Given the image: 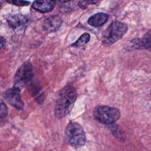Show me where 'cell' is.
<instances>
[{
    "instance_id": "cell-1",
    "label": "cell",
    "mask_w": 151,
    "mask_h": 151,
    "mask_svg": "<svg viewBox=\"0 0 151 151\" xmlns=\"http://www.w3.org/2000/svg\"><path fill=\"white\" fill-rule=\"evenodd\" d=\"M77 91L71 86H65L58 94L54 107V114L62 119L70 114L77 99Z\"/></svg>"
},
{
    "instance_id": "cell-2",
    "label": "cell",
    "mask_w": 151,
    "mask_h": 151,
    "mask_svg": "<svg viewBox=\"0 0 151 151\" xmlns=\"http://www.w3.org/2000/svg\"><path fill=\"white\" fill-rule=\"evenodd\" d=\"M65 140L68 144L74 147L83 146L86 138L82 126L76 122H70L65 128Z\"/></svg>"
},
{
    "instance_id": "cell-3",
    "label": "cell",
    "mask_w": 151,
    "mask_h": 151,
    "mask_svg": "<svg viewBox=\"0 0 151 151\" xmlns=\"http://www.w3.org/2000/svg\"><path fill=\"white\" fill-rule=\"evenodd\" d=\"M127 26L120 21L112 22L104 32L102 42L106 46L110 45L119 40L127 32Z\"/></svg>"
},
{
    "instance_id": "cell-4",
    "label": "cell",
    "mask_w": 151,
    "mask_h": 151,
    "mask_svg": "<svg viewBox=\"0 0 151 151\" xmlns=\"http://www.w3.org/2000/svg\"><path fill=\"white\" fill-rule=\"evenodd\" d=\"M93 116L99 122L111 124L116 122L120 117V111L116 108L107 106H97L93 111Z\"/></svg>"
},
{
    "instance_id": "cell-5",
    "label": "cell",
    "mask_w": 151,
    "mask_h": 151,
    "mask_svg": "<svg viewBox=\"0 0 151 151\" xmlns=\"http://www.w3.org/2000/svg\"><path fill=\"white\" fill-rule=\"evenodd\" d=\"M34 75L31 64L29 61L23 63L17 71L14 78V87L19 89L25 87L32 80Z\"/></svg>"
},
{
    "instance_id": "cell-6",
    "label": "cell",
    "mask_w": 151,
    "mask_h": 151,
    "mask_svg": "<svg viewBox=\"0 0 151 151\" xmlns=\"http://www.w3.org/2000/svg\"><path fill=\"white\" fill-rule=\"evenodd\" d=\"M4 97L6 101L18 110H22L24 107V103L21 97V89L13 87L6 90L4 93Z\"/></svg>"
},
{
    "instance_id": "cell-7",
    "label": "cell",
    "mask_w": 151,
    "mask_h": 151,
    "mask_svg": "<svg viewBox=\"0 0 151 151\" xmlns=\"http://www.w3.org/2000/svg\"><path fill=\"white\" fill-rule=\"evenodd\" d=\"M128 51L148 49L151 48V38H135L127 42L125 47Z\"/></svg>"
},
{
    "instance_id": "cell-8",
    "label": "cell",
    "mask_w": 151,
    "mask_h": 151,
    "mask_svg": "<svg viewBox=\"0 0 151 151\" xmlns=\"http://www.w3.org/2000/svg\"><path fill=\"white\" fill-rule=\"evenodd\" d=\"M62 22L63 20L60 16L58 15H52L44 21L42 28L46 32H53L60 28Z\"/></svg>"
},
{
    "instance_id": "cell-9",
    "label": "cell",
    "mask_w": 151,
    "mask_h": 151,
    "mask_svg": "<svg viewBox=\"0 0 151 151\" xmlns=\"http://www.w3.org/2000/svg\"><path fill=\"white\" fill-rule=\"evenodd\" d=\"M55 2L48 0H38L34 1L32 4V7L36 11L41 13L48 12L54 8Z\"/></svg>"
},
{
    "instance_id": "cell-10",
    "label": "cell",
    "mask_w": 151,
    "mask_h": 151,
    "mask_svg": "<svg viewBox=\"0 0 151 151\" xmlns=\"http://www.w3.org/2000/svg\"><path fill=\"white\" fill-rule=\"evenodd\" d=\"M6 21L8 25L13 29H16L25 25L27 22V18L21 14H14L8 17Z\"/></svg>"
},
{
    "instance_id": "cell-11",
    "label": "cell",
    "mask_w": 151,
    "mask_h": 151,
    "mask_svg": "<svg viewBox=\"0 0 151 151\" xmlns=\"http://www.w3.org/2000/svg\"><path fill=\"white\" fill-rule=\"evenodd\" d=\"M109 15L107 14L99 12L91 16L88 21V24L94 27H99L103 25L108 20Z\"/></svg>"
},
{
    "instance_id": "cell-12",
    "label": "cell",
    "mask_w": 151,
    "mask_h": 151,
    "mask_svg": "<svg viewBox=\"0 0 151 151\" xmlns=\"http://www.w3.org/2000/svg\"><path fill=\"white\" fill-rule=\"evenodd\" d=\"M90 38V35L88 33H84L83 35H81L80 38L73 44H72L74 47H83L87 44V42L89 41Z\"/></svg>"
},
{
    "instance_id": "cell-13",
    "label": "cell",
    "mask_w": 151,
    "mask_h": 151,
    "mask_svg": "<svg viewBox=\"0 0 151 151\" xmlns=\"http://www.w3.org/2000/svg\"><path fill=\"white\" fill-rule=\"evenodd\" d=\"M8 114V109L5 104L0 100V119L5 118Z\"/></svg>"
},
{
    "instance_id": "cell-14",
    "label": "cell",
    "mask_w": 151,
    "mask_h": 151,
    "mask_svg": "<svg viewBox=\"0 0 151 151\" xmlns=\"http://www.w3.org/2000/svg\"><path fill=\"white\" fill-rule=\"evenodd\" d=\"M8 3L12 4L15 5H18V6H24V5H28L29 4V1H20V0H15V1H7Z\"/></svg>"
},
{
    "instance_id": "cell-15",
    "label": "cell",
    "mask_w": 151,
    "mask_h": 151,
    "mask_svg": "<svg viewBox=\"0 0 151 151\" xmlns=\"http://www.w3.org/2000/svg\"><path fill=\"white\" fill-rule=\"evenodd\" d=\"M97 2L96 1H80L78 2V6L81 8H86L88 4H96Z\"/></svg>"
},
{
    "instance_id": "cell-16",
    "label": "cell",
    "mask_w": 151,
    "mask_h": 151,
    "mask_svg": "<svg viewBox=\"0 0 151 151\" xmlns=\"http://www.w3.org/2000/svg\"><path fill=\"white\" fill-rule=\"evenodd\" d=\"M5 39L2 37H0V49H1L4 47V45L5 44Z\"/></svg>"
},
{
    "instance_id": "cell-17",
    "label": "cell",
    "mask_w": 151,
    "mask_h": 151,
    "mask_svg": "<svg viewBox=\"0 0 151 151\" xmlns=\"http://www.w3.org/2000/svg\"><path fill=\"white\" fill-rule=\"evenodd\" d=\"M1 3L0 2V7H1Z\"/></svg>"
},
{
    "instance_id": "cell-18",
    "label": "cell",
    "mask_w": 151,
    "mask_h": 151,
    "mask_svg": "<svg viewBox=\"0 0 151 151\" xmlns=\"http://www.w3.org/2000/svg\"><path fill=\"white\" fill-rule=\"evenodd\" d=\"M150 95H151V91H150Z\"/></svg>"
}]
</instances>
